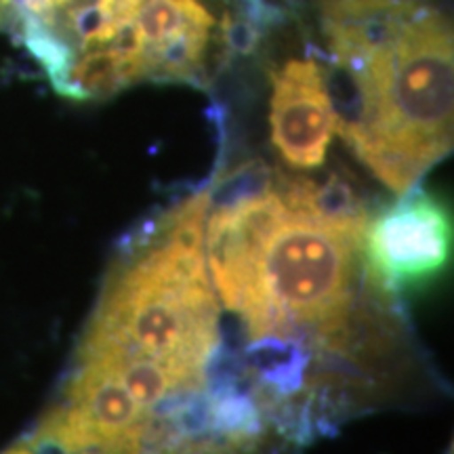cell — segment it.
<instances>
[{"label": "cell", "mask_w": 454, "mask_h": 454, "mask_svg": "<svg viewBox=\"0 0 454 454\" xmlns=\"http://www.w3.org/2000/svg\"><path fill=\"white\" fill-rule=\"evenodd\" d=\"M158 0H67L20 38L64 98L98 101L130 87L135 32Z\"/></svg>", "instance_id": "277c9868"}, {"label": "cell", "mask_w": 454, "mask_h": 454, "mask_svg": "<svg viewBox=\"0 0 454 454\" xmlns=\"http://www.w3.org/2000/svg\"><path fill=\"white\" fill-rule=\"evenodd\" d=\"M0 454H34V450L26 444L24 440H20V442H17V444L7 448V450H3Z\"/></svg>", "instance_id": "52a82bcc"}, {"label": "cell", "mask_w": 454, "mask_h": 454, "mask_svg": "<svg viewBox=\"0 0 454 454\" xmlns=\"http://www.w3.org/2000/svg\"><path fill=\"white\" fill-rule=\"evenodd\" d=\"M208 200V192L190 198L118 261L76 356L152 362L192 395L204 387L219 348V305L202 244Z\"/></svg>", "instance_id": "3957f363"}, {"label": "cell", "mask_w": 454, "mask_h": 454, "mask_svg": "<svg viewBox=\"0 0 454 454\" xmlns=\"http://www.w3.org/2000/svg\"><path fill=\"white\" fill-rule=\"evenodd\" d=\"M211 215L207 261L213 284L253 337L314 333L328 348L349 328L366 213L339 179H268L244 164Z\"/></svg>", "instance_id": "6da1fadb"}, {"label": "cell", "mask_w": 454, "mask_h": 454, "mask_svg": "<svg viewBox=\"0 0 454 454\" xmlns=\"http://www.w3.org/2000/svg\"><path fill=\"white\" fill-rule=\"evenodd\" d=\"M325 59L339 137L395 194L452 150L450 0H288Z\"/></svg>", "instance_id": "7a4b0ae2"}, {"label": "cell", "mask_w": 454, "mask_h": 454, "mask_svg": "<svg viewBox=\"0 0 454 454\" xmlns=\"http://www.w3.org/2000/svg\"><path fill=\"white\" fill-rule=\"evenodd\" d=\"M452 223L448 208L429 192L412 187L400 200L366 221L362 254L383 291L400 293L440 276L450 261Z\"/></svg>", "instance_id": "5b68a950"}, {"label": "cell", "mask_w": 454, "mask_h": 454, "mask_svg": "<svg viewBox=\"0 0 454 454\" xmlns=\"http://www.w3.org/2000/svg\"><path fill=\"white\" fill-rule=\"evenodd\" d=\"M66 3L67 0H0V32L15 34L20 41L24 34L47 21Z\"/></svg>", "instance_id": "8992f818"}]
</instances>
